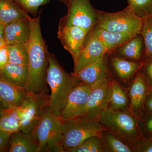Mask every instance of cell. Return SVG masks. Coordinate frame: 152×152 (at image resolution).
<instances>
[{
    "instance_id": "obj_1",
    "label": "cell",
    "mask_w": 152,
    "mask_h": 152,
    "mask_svg": "<svg viewBox=\"0 0 152 152\" xmlns=\"http://www.w3.org/2000/svg\"><path fill=\"white\" fill-rule=\"evenodd\" d=\"M31 34L27 42L28 76L25 89L28 93H49L46 75L49 62L48 46L42 35L41 13L37 17H28Z\"/></svg>"
},
{
    "instance_id": "obj_2",
    "label": "cell",
    "mask_w": 152,
    "mask_h": 152,
    "mask_svg": "<svg viewBox=\"0 0 152 152\" xmlns=\"http://www.w3.org/2000/svg\"><path fill=\"white\" fill-rule=\"evenodd\" d=\"M49 64L46 82L50 88L49 106L53 113L61 116L70 93L80 81L72 73L66 72L53 54L48 52Z\"/></svg>"
},
{
    "instance_id": "obj_3",
    "label": "cell",
    "mask_w": 152,
    "mask_h": 152,
    "mask_svg": "<svg viewBox=\"0 0 152 152\" xmlns=\"http://www.w3.org/2000/svg\"><path fill=\"white\" fill-rule=\"evenodd\" d=\"M105 129L130 147L133 152L145 137L138 123V118L129 110L115 111L106 109L98 117Z\"/></svg>"
},
{
    "instance_id": "obj_4",
    "label": "cell",
    "mask_w": 152,
    "mask_h": 152,
    "mask_svg": "<svg viewBox=\"0 0 152 152\" xmlns=\"http://www.w3.org/2000/svg\"><path fill=\"white\" fill-rule=\"evenodd\" d=\"M104 129L98 119H91L80 116L62 121L61 145L66 152L79 145L90 137H100Z\"/></svg>"
},
{
    "instance_id": "obj_5",
    "label": "cell",
    "mask_w": 152,
    "mask_h": 152,
    "mask_svg": "<svg viewBox=\"0 0 152 152\" xmlns=\"http://www.w3.org/2000/svg\"><path fill=\"white\" fill-rule=\"evenodd\" d=\"M61 123L49 106L32 132L39 142L38 152H64L60 141Z\"/></svg>"
},
{
    "instance_id": "obj_6",
    "label": "cell",
    "mask_w": 152,
    "mask_h": 152,
    "mask_svg": "<svg viewBox=\"0 0 152 152\" xmlns=\"http://www.w3.org/2000/svg\"><path fill=\"white\" fill-rule=\"evenodd\" d=\"M97 16L96 25L109 31L129 33L135 35L140 34L142 20L129 6L115 12L97 10Z\"/></svg>"
},
{
    "instance_id": "obj_7",
    "label": "cell",
    "mask_w": 152,
    "mask_h": 152,
    "mask_svg": "<svg viewBox=\"0 0 152 152\" xmlns=\"http://www.w3.org/2000/svg\"><path fill=\"white\" fill-rule=\"evenodd\" d=\"M50 95L48 93H28L20 106V130L32 132L49 107Z\"/></svg>"
},
{
    "instance_id": "obj_8",
    "label": "cell",
    "mask_w": 152,
    "mask_h": 152,
    "mask_svg": "<svg viewBox=\"0 0 152 152\" xmlns=\"http://www.w3.org/2000/svg\"><path fill=\"white\" fill-rule=\"evenodd\" d=\"M67 13L60 20L58 28L80 27L90 32L97 22V10L90 0H68Z\"/></svg>"
},
{
    "instance_id": "obj_9",
    "label": "cell",
    "mask_w": 152,
    "mask_h": 152,
    "mask_svg": "<svg viewBox=\"0 0 152 152\" xmlns=\"http://www.w3.org/2000/svg\"><path fill=\"white\" fill-rule=\"evenodd\" d=\"M110 55L107 53L98 61L72 74L92 89L108 83L114 78L109 66Z\"/></svg>"
},
{
    "instance_id": "obj_10",
    "label": "cell",
    "mask_w": 152,
    "mask_h": 152,
    "mask_svg": "<svg viewBox=\"0 0 152 152\" xmlns=\"http://www.w3.org/2000/svg\"><path fill=\"white\" fill-rule=\"evenodd\" d=\"M89 32L76 26L58 28V37L75 62L84 48Z\"/></svg>"
},
{
    "instance_id": "obj_11",
    "label": "cell",
    "mask_w": 152,
    "mask_h": 152,
    "mask_svg": "<svg viewBox=\"0 0 152 152\" xmlns=\"http://www.w3.org/2000/svg\"><path fill=\"white\" fill-rule=\"evenodd\" d=\"M92 88L81 81L70 93L60 118L62 121L78 117L88 100Z\"/></svg>"
},
{
    "instance_id": "obj_12",
    "label": "cell",
    "mask_w": 152,
    "mask_h": 152,
    "mask_svg": "<svg viewBox=\"0 0 152 152\" xmlns=\"http://www.w3.org/2000/svg\"><path fill=\"white\" fill-rule=\"evenodd\" d=\"M151 88L140 71L129 83L127 88L129 110L138 118L143 111L145 101Z\"/></svg>"
},
{
    "instance_id": "obj_13",
    "label": "cell",
    "mask_w": 152,
    "mask_h": 152,
    "mask_svg": "<svg viewBox=\"0 0 152 152\" xmlns=\"http://www.w3.org/2000/svg\"><path fill=\"white\" fill-rule=\"evenodd\" d=\"M107 53L103 44L89 32L84 48L75 62L74 72H77L98 61Z\"/></svg>"
},
{
    "instance_id": "obj_14",
    "label": "cell",
    "mask_w": 152,
    "mask_h": 152,
    "mask_svg": "<svg viewBox=\"0 0 152 152\" xmlns=\"http://www.w3.org/2000/svg\"><path fill=\"white\" fill-rule=\"evenodd\" d=\"M111 81L92 89L86 105L78 117L91 119H98L102 112L107 109Z\"/></svg>"
},
{
    "instance_id": "obj_15",
    "label": "cell",
    "mask_w": 152,
    "mask_h": 152,
    "mask_svg": "<svg viewBox=\"0 0 152 152\" xmlns=\"http://www.w3.org/2000/svg\"><path fill=\"white\" fill-rule=\"evenodd\" d=\"M28 17L5 25L4 38L6 45L28 42L31 34V26Z\"/></svg>"
},
{
    "instance_id": "obj_16",
    "label": "cell",
    "mask_w": 152,
    "mask_h": 152,
    "mask_svg": "<svg viewBox=\"0 0 152 152\" xmlns=\"http://www.w3.org/2000/svg\"><path fill=\"white\" fill-rule=\"evenodd\" d=\"M89 33L103 44L107 52L110 54L118 47L136 36L129 33L109 31L99 27L96 25L91 30Z\"/></svg>"
},
{
    "instance_id": "obj_17",
    "label": "cell",
    "mask_w": 152,
    "mask_h": 152,
    "mask_svg": "<svg viewBox=\"0 0 152 152\" xmlns=\"http://www.w3.org/2000/svg\"><path fill=\"white\" fill-rule=\"evenodd\" d=\"M112 54L130 61H143L145 45L140 34L117 48Z\"/></svg>"
},
{
    "instance_id": "obj_18",
    "label": "cell",
    "mask_w": 152,
    "mask_h": 152,
    "mask_svg": "<svg viewBox=\"0 0 152 152\" xmlns=\"http://www.w3.org/2000/svg\"><path fill=\"white\" fill-rule=\"evenodd\" d=\"M110 63L116 75L123 82H130L140 71L143 62H136L110 54Z\"/></svg>"
},
{
    "instance_id": "obj_19",
    "label": "cell",
    "mask_w": 152,
    "mask_h": 152,
    "mask_svg": "<svg viewBox=\"0 0 152 152\" xmlns=\"http://www.w3.org/2000/svg\"><path fill=\"white\" fill-rule=\"evenodd\" d=\"M130 100L127 88L122 86L118 80L113 79L110 83L107 109L115 111L129 110Z\"/></svg>"
},
{
    "instance_id": "obj_20",
    "label": "cell",
    "mask_w": 152,
    "mask_h": 152,
    "mask_svg": "<svg viewBox=\"0 0 152 152\" xmlns=\"http://www.w3.org/2000/svg\"><path fill=\"white\" fill-rule=\"evenodd\" d=\"M39 143L32 132L20 130L10 134V152H38Z\"/></svg>"
},
{
    "instance_id": "obj_21",
    "label": "cell",
    "mask_w": 152,
    "mask_h": 152,
    "mask_svg": "<svg viewBox=\"0 0 152 152\" xmlns=\"http://www.w3.org/2000/svg\"><path fill=\"white\" fill-rule=\"evenodd\" d=\"M27 94L25 88L12 84L0 77V101L4 107L20 106Z\"/></svg>"
},
{
    "instance_id": "obj_22",
    "label": "cell",
    "mask_w": 152,
    "mask_h": 152,
    "mask_svg": "<svg viewBox=\"0 0 152 152\" xmlns=\"http://www.w3.org/2000/svg\"><path fill=\"white\" fill-rule=\"evenodd\" d=\"M27 66L9 63L0 71V77L12 84L25 88L27 81Z\"/></svg>"
},
{
    "instance_id": "obj_23",
    "label": "cell",
    "mask_w": 152,
    "mask_h": 152,
    "mask_svg": "<svg viewBox=\"0 0 152 152\" xmlns=\"http://www.w3.org/2000/svg\"><path fill=\"white\" fill-rule=\"evenodd\" d=\"M29 15L15 0H0V22L4 24L26 18Z\"/></svg>"
},
{
    "instance_id": "obj_24",
    "label": "cell",
    "mask_w": 152,
    "mask_h": 152,
    "mask_svg": "<svg viewBox=\"0 0 152 152\" xmlns=\"http://www.w3.org/2000/svg\"><path fill=\"white\" fill-rule=\"evenodd\" d=\"M20 106L4 108L0 117V130L11 134L20 131Z\"/></svg>"
},
{
    "instance_id": "obj_25",
    "label": "cell",
    "mask_w": 152,
    "mask_h": 152,
    "mask_svg": "<svg viewBox=\"0 0 152 152\" xmlns=\"http://www.w3.org/2000/svg\"><path fill=\"white\" fill-rule=\"evenodd\" d=\"M104 152H133L132 149L106 129L100 135Z\"/></svg>"
},
{
    "instance_id": "obj_26",
    "label": "cell",
    "mask_w": 152,
    "mask_h": 152,
    "mask_svg": "<svg viewBox=\"0 0 152 152\" xmlns=\"http://www.w3.org/2000/svg\"><path fill=\"white\" fill-rule=\"evenodd\" d=\"M6 45L8 50L9 63L27 66V43L18 42Z\"/></svg>"
},
{
    "instance_id": "obj_27",
    "label": "cell",
    "mask_w": 152,
    "mask_h": 152,
    "mask_svg": "<svg viewBox=\"0 0 152 152\" xmlns=\"http://www.w3.org/2000/svg\"><path fill=\"white\" fill-rule=\"evenodd\" d=\"M140 34L145 45L144 61L152 57V16L142 19Z\"/></svg>"
},
{
    "instance_id": "obj_28",
    "label": "cell",
    "mask_w": 152,
    "mask_h": 152,
    "mask_svg": "<svg viewBox=\"0 0 152 152\" xmlns=\"http://www.w3.org/2000/svg\"><path fill=\"white\" fill-rule=\"evenodd\" d=\"M66 152H104L100 138L92 136L85 140L79 145Z\"/></svg>"
},
{
    "instance_id": "obj_29",
    "label": "cell",
    "mask_w": 152,
    "mask_h": 152,
    "mask_svg": "<svg viewBox=\"0 0 152 152\" xmlns=\"http://www.w3.org/2000/svg\"><path fill=\"white\" fill-rule=\"evenodd\" d=\"M128 5L139 18L152 16V0H127Z\"/></svg>"
},
{
    "instance_id": "obj_30",
    "label": "cell",
    "mask_w": 152,
    "mask_h": 152,
    "mask_svg": "<svg viewBox=\"0 0 152 152\" xmlns=\"http://www.w3.org/2000/svg\"><path fill=\"white\" fill-rule=\"evenodd\" d=\"M28 13L36 17L41 6L48 4L52 0H15ZM66 6L68 0H57Z\"/></svg>"
},
{
    "instance_id": "obj_31",
    "label": "cell",
    "mask_w": 152,
    "mask_h": 152,
    "mask_svg": "<svg viewBox=\"0 0 152 152\" xmlns=\"http://www.w3.org/2000/svg\"><path fill=\"white\" fill-rule=\"evenodd\" d=\"M138 123L145 137H152V113L142 112L138 118Z\"/></svg>"
},
{
    "instance_id": "obj_32",
    "label": "cell",
    "mask_w": 152,
    "mask_h": 152,
    "mask_svg": "<svg viewBox=\"0 0 152 152\" xmlns=\"http://www.w3.org/2000/svg\"><path fill=\"white\" fill-rule=\"evenodd\" d=\"M143 62L140 72L148 83L152 86V57Z\"/></svg>"
},
{
    "instance_id": "obj_33",
    "label": "cell",
    "mask_w": 152,
    "mask_h": 152,
    "mask_svg": "<svg viewBox=\"0 0 152 152\" xmlns=\"http://www.w3.org/2000/svg\"><path fill=\"white\" fill-rule=\"evenodd\" d=\"M134 152H152V137H145L134 149Z\"/></svg>"
},
{
    "instance_id": "obj_34",
    "label": "cell",
    "mask_w": 152,
    "mask_h": 152,
    "mask_svg": "<svg viewBox=\"0 0 152 152\" xmlns=\"http://www.w3.org/2000/svg\"><path fill=\"white\" fill-rule=\"evenodd\" d=\"M10 134L0 130V152H9Z\"/></svg>"
},
{
    "instance_id": "obj_35",
    "label": "cell",
    "mask_w": 152,
    "mask_h": 152,
    "mask_svg": "<svg viewBox=\"0 0 152 152\" xmlns=\"http://www.w3.org/2000/svg\"><path fill=\"white\" fill-rule=\"evenodd\" d=\"M9 63L8 50L5 45L0 48V71Z\"/></svg>"
},
{
    "instance_id": "obj_36",
    "label": "cell",
    "mask_w": 152,
    "mask_h": 152,
    "mask_svg": "<svg viewBox=\"0 0 152 152\" xmlns=\"http://www.w3.org/2000/svg\"><path fill=\"white\" fill-rule=\"evenodd\" d=\"M144 111L148 113H152V86L145 101Z\"/></svg>"
},
{
    "instance_id": "obj_37",
    "label": "cell",
    "mask_w": 152,
    "mask_h": 152,
    "mask_svg": "<svg viewBox=\"0 0 152 152\" xmlns=\"http://www.w3.org/2000/svg\"><path fill=\"white\" fill-rule=\"evenodd\" d=\"M5 25L0 22V39H4V28Z\"/></svg>"
},
{
    "instance_id": "obj_38",
    "label": "cell",
    "mask_w": 152,
    "mask_h": 152,
    "mask_svg": "<svg viewBox=\"0 0 152 152\" xmlns=\"http://www.w3.org/2000/svg\"><path fill=\"white\" fill-rule=\"evenodd\" d=\"M6 45V43L4 39H0V48Z\"/></svg>"
},
{
    "instance_id": "obj_39",
    "label": "cell",
    "mask_w": 152,
    "mask_h": 152,
    "mask_svg": "<svg viewBox=\"0 0 152 152\" xmlns=\"http://www.w3.org/2000/svg\"><path fill=\"white\" fill-rule=\"evenodd\" d=\"M4 108V104H3L2 102L0 101V117H1L2 112L3 109Z\"/></svg>"
}]
</instances>
